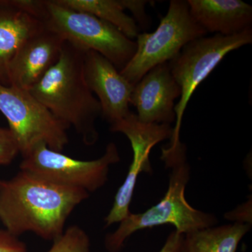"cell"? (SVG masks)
<instances>
[{
	"instance_id": "cell-22",
	"label": "cell",
	"mask_w": 252,
	"mask_h": 252,
	"mask_svg": "<svg viewBox=\"0 0 252 252\" xmlns=\"http://www.w3.org/2000/svg\"><path fill=\"white\" fill-rule=\"evenodd\" d=\"M225 218L238 223L252 225V200L240 205L233 212L225 214Z\"/></svg>"
},
{
	"instance_id": "cell-8",
	"label": "cell",
	"mask_w": 252,
	"mask_h": 252,
	"mask_svg": "<svg viewBox=\"0 0 252 252\" xmlns=\"http://www.w3.org/2000/svg\"><path fill=\"white\" fill-rule=\"evenodd\" d=\"M21 170L29 172L57 185L94 192L103 187L108 179L109 167L121 160L117 145L107 144L99 158L81 160L36 144L22 155Z\"/></svg>"
},
{
	"instance_id": "cell-17",
	"label": "cell",
	"mask_w": 252,
	"mask_h": 252,
	"mask_svg": "<svg viewBox=\"0 0 252 252\" xmlns=\"http://www.w3.org/2000/svg\"><path fill=\"white\" fill-rule=\"evenodd\" d=\"M90 247L87 233L80 227L72 225L54 240L48 252H89Z\"/></svg>"
},
{
	"instance_id": "cell-11",
	"label": "cell",
	"mask_w": 252,
	"mask_h": 252,
	"mask_svg": "<svg viewBox=\"0 0 252 252\" xmlns=\"http://www.w3.org/2000/svg\"><path fill=\"white\" fill-rule=\"evenodd\" d=\"M180 95L170 63H165L152 68L134 86L130 103L141 122L171 125L176 121L175 100Z\"/></svg>"
},
{
	"instance_id": "cell-10",
	"label": "cell",
	"mask_w": 252,
	"mask_h": 252,
	"mask_svg": "<svg viewBox=\"0 0 252 252\" xmlns=\"http://www.w3.org/2000/svg\"><path fill=\"white\" fill-rule=\"evenodd\" d=\"M84 73L86 84L100 104L101 117L110 126L130 114L129 104L134 86L110 61L95 51H86Z\"/></svg>"
},
{
	"instance_id": "cell-15",
	"label": "cell",
	"mask_w": 252,
	"mask_h": 252,
	"mask_svg": "<svg viewBox=\"0 0 252 252\" xmlns=\"http://www.w3.org/2000/svg\"><path fill=\"white\" fill-rule=\"evenodd\" d=\"M251 225L234 222L184 235L180 252H236Z\"/></svg>"
},
{
	"instance_id": "cell-12",
	"label": "cell",
	"mask_w": 252,
	"mask_h": 252,
	"mask_svg": "<svg viewBox=\"0 0 252 252\" xmlns=\"http://www.w3.org/2000/svg\"><path fill=\"white\" fill-rule=\"evenodd\" d=\"M65 40L46 27L28 38L10 63V86L30 91L59 61Z\"/></svg>"
},
{
	"instance_id": "cell-20",
	"label": "cell",
	"mask_w": 252,
	"mask_h": 252,
	"mask_svg": "<svg viewBox=\"0 0 252 252\" xmlns=\"http://www.w3.org/2000/svg\"><path fill=\"white\" fill-rule=\"evenodd\" d=\"M0 252H28L24 243L6 230H0Z\"/></svg>"
},
{
	"instance_id": "cell-9",
	"label": "cell",
	"mask_w": 252,
	"mask_h": 252,
	"mask_svg": "<svg viewBox=\"0 0 252 252\" xmlns=\"http://www.w3.org/2000/svg\"><path fill=\"white\" fill-rule=\"evenodd\" d=\"M113 132H121L130 141L132 160L123 185L118 189L110 212L105 218L106 227L120 223L130 214L137 177L141 172L152 173L151 151L162 141L171 139L173 127L168 124L141 122L133 112L110 126Z\"/></svg>"
},
{
	"instance_id": "cell-13",
	"label": "cell",
	"mask_w": 252,
	"mask_h": 252,
	"mask_svg": "<svg viewBox=\"0 0 252 252\" xmlns=\"http://www.w3.org/2000/svg\"><path fill=\"white\" fill-rule=\"evenodd\" d=\"M195 22L207 32L230 36L252 27V6L240 0H188Z\"/></svg>"
},
{
	"instance_id": "cell-2",
	"label": "cell",
	"mask_w": 252,
	"mask_h": 252,
	"mask_svg": "<svg viewBox=\"0 0 252 252\" xmlns=\"http://www.w3.org/2000/svg\"><path fill=\"white\" fill-rule=\"evenodd\" d=\"M84 52L65 41L58 62L29 91L67 128L74 127L86 145L91 146L99 139L95 123L102 109L86 84Z\"/></svg>"
},
{
	"instance_id": "cell-16",
	"label": "cell",
	"mask_w": 252,
	"mask_h": 252,
	"mask_svg": "<svg viewBox=\"0 0 252 252\" xmlns=\"http://www.w3.org/2000/svg\"><path fill=\"white\" fill-rule=\"evenodd\" d=\"M65 7L94 15L117 28L130 39H135L139 33L138 27L133 18L125 13L121 0H56Z\"/></svg>"
},
{
	"instance_id": "cell-4",
	"label": "cell",
	"mask_w": 252,
	"mask_h": 252,
	"mask_svg": "<svg viewBox=\"0 0 252 252\" xmlns=\"http://www.w3.org/2000/svg\"><path fill=\"white\" fill-rule=\"evenodd\" d=\"M252 43V28L230 36L215 34L199 38L182 49L169 62L171 72L181 89L180 100L175 104L176 121L170 144L162 149V157H172L187 150L180 141L184 114L195 89L216 68L226 55Z\"/></svg>"
},
{
	"instance_id": "cell-3",
	"label": "cell",
	"mask_w": 252,
	"mask_h": 252,
	"mask_svg": "<svg viewBox=\"0 0 252 252\" xmlns=\"http://www.w3.org/2000/svg\"><path fill=\"white\" fill-rule=\"evenodd\" d=\"M165 166L171 172L163 198L143 213L130 212L120 222L119 228L106 236L104 247L107 252H120L126 240L138 230L170 224L185 235L215 226L218 223L216 216L194 208L185 198V189L190 176L187 154L167 162Z\"/></svg>"
},
{
	"instance_id": "cell-6",
	"label": "cell",
	"mask_w": 252,
	"mask_h": 252,
	"mask_svg": "<svg viewBox=\"0 0 252 252\" xmlns=\"http://www.w3.org/2000/svg\"><path fill=\"white\" fill-rule=\"evenodd\" d=\"M44 25L83 51H94L122 70L135 54L137 44L117 28L94 15L75 11L48 0Z\"/></svg>"
},
{
	"instance_id": "cell-19",
	"label": "cell",
	"mask_w": 252,
	"mask_h": 252,
	"mask_svg": "<svg viewBox=\"0 0 252 252\" xmlns=\"http://www.w3.org/2000/svg\"><path fill=\"white\" fill-rule=\"evenodd\" d=\"M20 153V146L10 129L0 127V165H9Z\"/></svg>"
},
{
	"instance_id": "cell-14",
	"label": "cell",
	"mask_w": 252,
	"mask_h": 252,
	"mask_svg": "<svg viewBox=\"0 0 252 252\" xmlns=\"http://www.w3.org/2000/svg\"><path fill=\"white\" fill-rule=\"evenodd\" d=\"M45 28V25L0 0V84L9 86L10 63L28 38Z\"/></svg>"
},
{
	"instance_id": "cell-18",
	"label": "cell",
	"mask_w": 252,
	"mask_h": 252,
	"mask_svg": "<svg viewBox=\"0 0 252 252\" xmlns=\"http://www.w3.org/2000/svg\"><path fill=\"white\" fill-rule=\"evenodd\" d=\"M9 6L44 23L48 15V0H5Z\"/></svg>"
},
{
	"instance_id": "cell-1",
	"label": "cell",
	"mask_w": 252,
	"mask_h": 252,
	"mask_svg": "<svg viewBox=\"0 0 252 252\" xmlns=\"http://www.w3.org/2000/svg\"><path fill=\"white\" fill-rule=\"evenodd\" d=\"M89 196L83 189L21 170L11 180H0V220L15 236L32 232L54 241L64 233L73 210Z\"/></svg>"
},
{
	"instance_id": "cell-5",
	"label": "cell",
	"mask_w": 252,
	"mask_h": 252,
	"mask_svg": "<svg viewBox=\"0 0 252 252\" xmlns=\"http://www.w3.org/2000/svg\"><path fill=\"white\" fill-rule=\"evenodd\" d=\"M206 34L190 15L187 1L172 0L157 29L136 37L135 54L121 74L135 86L152 68L170 62L189 43Z\"/></svg>"
},
{
	"instance_id": "cell-7",
	"label": "cell",
	"mask_w": 252,
	"mask_h": 252,
	"mask_svg": "<svg viewBox=\"0 0 252 252\" xmlns=\"http://www.w3.org/2000/svg\"><path fill=\"white\" fill-rule=\"evenodd\" d=\"M0 112L25 154L36 144L62 152L69 142L67 127L29 91L0 84Z\"/></svg>"
},
{
	"instance_id": "cell-21",
	"label": "cell",
	"mask_w": 252,
	"mask_h": 252,
	"mask_svg": "<svg viewBox=\"0 0 252 252\" xmlns=\"http://www.w3.org/2000/svg\"><path fill=\"white\" fill-rule=\"evenodd\" d=\"M124 9H128L132 13L135 21L144 26H147L149 23L148 17L145 13V6L148 1L142 0H121Z\"/></svg>"
},
{
	"instance_id": "cell-23",
	"label": "cell",
	"mask_w": 252,
	"mask_h": 252,
	"mask_svg": "<svg viewBox=\"0 0 252 252\" xmlns=\"http://www.w3.org/2000/svg\"><path fill=\"white\" fill-rule=\"evenodd\" d=\"M184 234L173 230L166 239L165 244L158 252H180Z\"/></svg>"
}]
</instances>
